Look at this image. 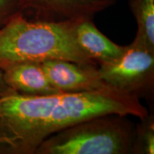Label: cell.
Returning <instances> with one entry per match:
<instances>
[{
  "mask_svg": "<svg viewBox=\"0 0 154 154\" xmlns=\"http://www.w3.org/2000/svg\"><path fill=\"white\" fill-rule=\"evenodd\" d=\"M137 96L111 86L84 92L27 95L0 93V154H36L43 142L67 127L97 116L149 114Z\"/></svg>",
  "mask_w": 154,
  "mask_h": 154,
  "instance_id": "6da1fadb",
  "label": "cell"
},
{
  "mask_svg": "<svg viewBox=\"0 0 154 154\" xmlns=\"http://www.w3.org/2000/svg\"><path fill=\"white\" fill-rule=\"evenodd\" d=\"M80 22H48L17 14L0 27V72L21 63L50 60L97 66L77 42Z\"/></svg>",
  "mask_w": 154,
  "mask_h": 154,
  "instance_id": "7a4b0ae2",
  "label": "cell"
},
{
  "mask_svg": "<svg viewBox=\"0 0 154 154\" xmlns=\"http://www.w3.org/2000/svg\"><path fill=\"white\" fill-rule=\"evenodd\" d=\"M128 116L109 113L80 121L47 138L36 154H132L136 126Z\"/></svg>",
  "mask_w": 154,
  "mask_h": 154,
  "instance_id": "3957f363",
  "label": "cell"
},
{
  "mask_svg": "<svg viewBox=\"0 0 154 154\" xmlns=\"http://www.w3.org/2000/svg\"><path fill=\"white\" fill-rule=\"evenodd\" d=\"M99 66L100 76L109 86L139 99H153L154 50L138 38L124 46L118 59Z\"/></svg>",
  "mask_w": 154,
  "mask_h": 154,
  "instance_id": "277c9868",
  "label": "cell"
},
{
  "mask_svg": "<svg viewBox=\"0 0 154 154\" xmlns=\"http://www.w3.org/2000/svg\"><path fill=\"white\" fill-rule=\"evenodd\" d=\"M23 14L48 22L93 19L116 0H19Z\"/></svg>",
  "mask_w": 154,
  "mask_h": 154,
  "instance_id": "5b68a950",
  "label": "cell"
},
{
  "mask_svg": "<svg viewBox=\"0 0 154 154\" xmlns=\"http://www.w3.org/2000/svg\"><path fill=\"white\" fill-rule=\"evenodd\" d=\"M42 65L51 84L61 92L91 91L110 86L102 80L96 65L64 60L47 61Z\"/></svg>",
  "mask_w": 154,
  "mask_h": 154,
  "instance_id": "8992f818",
  "label": "cell"
},
{
  "mask_svg": "<svg viewBox=\"0 0 154 154\" xmlns=\"http://www.w3.org/2000/svg\"><path fill=\"white\" fill-rule=\"evenodd\" d=\"M9 88L27 95H48L61 92L54 86L46 74L42 63L18 64L2 72Z\"/></svg>",
  "mask_w": 154,
  "mask_h": 154,
  "instance_id": "52a82bcc",
  "label": "cell"
},
{
  "mask_svg": "<svg viewBox=\"0 0 154 154\" xmlns=\"http://www.w3.org/2000/svg\"><path fill=\"white\" fill-rule=\"evenodd\" d=\"M76 36L80 47L98 64L114 61L124 51V47L115 44L102 34L93 19L81 21L76 26Z\"/></svg>",
  "mask_w": 154,
  "mask_h": 154,
  "instance_id": "ba28073f",
  "label": "cell"
},
{
  "mask_svg": "<svg viewBox=\"0 0 154 154\" xmlns=\"http://www.w3.org/2000/svg\"><path fill=\"white\" fill-rule=\"evenodd\" d=\"M137 23L136 37L154 50V0H128Z\"/></svg>",
  "mask_w": 154,
  "mask_h": 154,
  "instance_id": "9c48e42d",
  "label": "cell"
},
{
  "mask_svg": "<svg viewBox=\"0 0 154 154\" xmlns=\"http://www.w3.org/2000/svg\"><path fill=\"white\" fill-rule=\"evenodd\" d=\"M136 126L132 154L154 153V116L149 114Z\"/></svg>",
  "mask_w": 154,
  "mask_h": 154,
  "instance_id": "30bf717a",
  "label": "cell"
},
{
  "mask_svg": "<svg viewBox=\"0 0 154 154\" xmlns=\"http://www.w3.org/2000/svg\"><path fill=\"white\" fill-rule=\"evenodd\" d=\"M21 13L22 9L19 0H0V27Z\"/></svg>",
  "mask_w": 154,
  "mask_h": 154,
  "instance_id": "8fae6325",
  "label": "cell"
},
{
  "mask_svg": "<svg viewBox=\"0 0 154 154\" xmlns=\"http://www.w3.org/2000/svg\"><path fill=\"white\" fill-rule=\"evenodd\" d=\"M9 88H10L8 87V86L6 84L5 80H4L2 72H0V93H3V92L9 90Z\"/></svg>",
  "mask_w": 154,
  "mask_h": 154,
  "instance_id": "7c38bea8",
  "label": "cell"
}]
</instances>
